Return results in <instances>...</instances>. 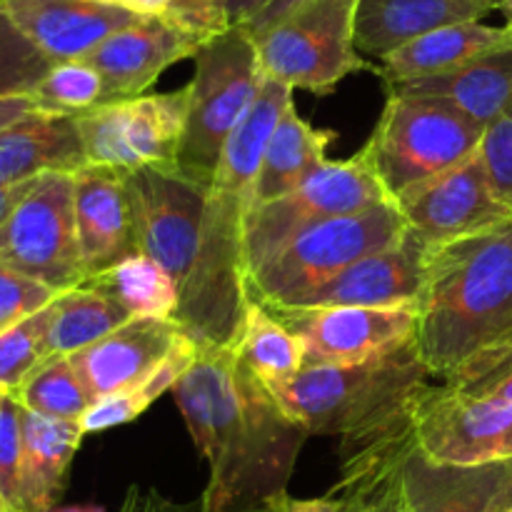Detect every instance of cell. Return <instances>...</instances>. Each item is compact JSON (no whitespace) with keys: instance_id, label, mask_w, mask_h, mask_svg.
I'll list each match as a JSON object with an SVG mask.
<instances>
[{"instance_id":"6da1fadb","label":"cell","mask_w":512,"mask_h":512,"mask_svg":"<svg viewBox=\"0 0 512 512\" xmlns=\"http://www.w3.org/2000/svg\"><path fill=\"white\" fill-rule=\"evenodd\" d=\"M210 480L203 512H283L308 430L240 363L235 345L200 348L170 390Z\"/></svg>"},{"instance_id":"7a4b0ae2","label":"cell","mask_w":512,"mask_h":512,"mask_svg":"<svg viewBox=\"0 0 512 512\" xmlns=\"http://www.w3.org/2000/svg\"><path fill=\"white\" fill-rule=\"evenodd\" d=\"M290 85L265 75L258 100L220 158L200 228L193 275L180 293L175 323L200 348L233 345L248 308L243 233L255 203V178L275 125L293 103Z\"/></svg>"},{"instance_id":"3957f363","label":"cell","mask_w":512,"mask_h":512,"mask_svg":"<svg viewBox=\"0 0 512 512\" xmlns=\"http://www.w3.org/2000/svg\"><path fill=\"white\" fill-rule=\"evenodd\" d=\"M415 350L430 378L512 345V220L433 250L415 303Z\"/></svg>"},{"instance_id":"277c9868","label":"cell","mask_w":512,"mask_h":512,"mask_svg":"<svg viewBox=\"0 0 512 512\" xmlns=\"http://www.w3.org/2000/svg\"><path fill=\"white\" fill-rule=\"evenodd\" d=\"M430 385L415 343L353 365H305L295 378L268 388L308 435H335L345 450L370 443L408 418Z\"/></svg>"},{"instance_id":"5b68a950","label":"cell","mask_w":512,"mask_h":512,"mask_svg":"<svg viewBox=\"0 0 512 512\" xmlns=\"http://www.w3.org/2000/svg\"><path fill=\"white\" fill-rule=\"evenodd\" d=\"M188 88V123L178 150V170L210 185L225 145L258 100L263 65L253 35L240 25L200 45Z\"/></svg>"},{"instance_id":"8992f818","label":"cell","mask_w":512,"mask_h":512,"mask_svg":"<svg viewBox=\"0 0 512 512\" xmlns=\"http://www.w3.org/2000/svg\"><path fill=\"white\" fill-rule=\"evenodd\" d=\"M485 128L435 98L388 93L360 153L390 203L455 168L483 145Z\"/></svg>"},{"instance_id":"52a82bcc","label":"cell","mask_w":512,"mask_h":512,"mask_svg":"<svg viewBox=\"0 0 512 512\" xmlns=\"http://www.w3.org/2000/svg\"><path fill=\"white\" fill-rule=\"evenodd\" d=\"M405 230L408 223L395 203L315 225L248 273V300L263 308H293L350 265L398 243Z\"/></svg>"},{"instance_id":"ba28073f","label":"cell","mask_w":512,"mask_h":512,"mask_svg":"<svg viewBox=\"0 0 512 512\" xmlns=\"http://www.w3.org/2000/svg\"><path fill=\"white\" fill-rule=\"evenodd\" d=\"M358 0H305L255 40L268 78L325 98L348 75L378 73L355 48Z\"/></svg>"},{"instance_id":"9c48e42d","label":"cell","mask_w":512,"mask_h":512,"mask_svg":"<svg viewBox=\"0 0 512 512\" xmlns=\"http://www.w3.org/2000/svg\"><path fill=\"white\" fill-rule=\"evenodd\" d=\"M380 203L390 200L363 153L340 163L328 160L295 190L250 208L243 233L245 278L315 225Z\"/></svg>"},{"instance_id":"30bf717a","label":"cell","mask_w":512,"mask_h":512,"mask_svg":"<svg viewBox=\"0 0 512 512\" xmlns=\"http://www.w3.org/2000/svg\"><path fill=\"white\" fill-rule=\"evenodd\" d=\"M73 173H45L0 228V263L55 293L88 280L75 225Z\"/></svg>"},{"instance_id":"8fae6325","label":"cell","mask_w":512,"mask_h":512,"mask_svg":"<svg viewBox=\"0 0 512 512\" xmlns=\"http://www.w3.org/2000/svg\"><path fill=\"white\" fill-rule=\"evenodd\" d=\"M88 165L130 173L138 168H178L188 123V88L115 100L75 115Z\"/></svg>"},{"instance_id":"7c38bea8","label":"cell","mask_w":512,"mask_h":512,"mask_svg":"<svg viewBox=\"0 0 512 512\" xmlns=\"http://www.w3.org/2000/svg\"><path fill=\"white\" fill-rule=\"evenodd\" d=\"M413 445L450 468L512 460V403L470 395L453 385H425L410 408Z\"/></svg>"},{"instance_id":"4fadbf2b","label":"cell","mask_w":512,"mask_h":512,"mask_svg":"<svg viewBox=\"0 0 512 512\" xmlns=\"http://www.w3.org/2000/svg\"><path fill=\"white\" fill-rule=\"evenodd\" d=\"M138 253L165 268L178 290L188 285L200 248V228L210 185L178 168H138L123 173Z\"/></svg>"},{"instance_id":"5bb4252c","label":"cell","mask_w":512,"mask_h":512,"mask_svg":"<svg viewBox=\"0 0 512 512\" xmlns=\"http://www.w3.org/2000/svg\"><path fill=\"white\" fill-rule=\"evenodd\" d=\"M305 353V365H353L395 353L415 340L408 308H268Z\"/></svg>"},{"instance_id":"9a60e30c","label":"cell","mask_w":512,"mask_h":512,"mask_svg":"<svg viewBox=\"0 0 512 512\" xmlns=\"http://www.w3.org/2000/svg\"><path fill=\"white\" fill-rule=\"evenodd\" d=\"M408 228L433 248L458 243L510 223L512 210L495 193L480 150L435 175L395 203Z\"/></svg>"},{"instance_id":"2e32d148","label":"cell","mask_w":512,"mask_h":512,"mask_svg":"<svg viewBox=\"0 0 512 512\" xmlns=\"http://www.w3.org/2000/svg\"><path fill=\"white\" fill-rule=\"evenodd\" d=\"M433 250L408 228L398 243L350 265L293 308H408L423 293Z\"/></svg>"},{"instance_id":"e0dca14e","label":"cell","mask_w":512,"mask_h":512,"mask_svg":"<svg viewBox=\"0 0 512 512\" xmlns=\"http://www.w3.org/2000/svg\"><path fill=\"white\" fill-rule=\"evenodd\" d=\"M198 50L200 43L165 18H138L115 30L83 60L103 78L105 103H115L145 95L170 65L193 58Z\"/></svg>"},{"instance_id":"ac0fdd59","label":"cell","mask_w":512,"mask_h":512,"mask_svg":"<svg viewBox=\"0 0 512 512\" xmlns=\"http://www.w3.org/2000/svg\"><path fill=\"white\" fill-rule=\"evenodd\" d=\"M15 28L50 60H83L135 15L100 0H0Z\"/></svg>"},{"instance_id":"d6986e66","label":"cell","mask_w":512,"mask_h":512,"mask_svg":"<svg viewBox=\"0 0 512 512\" xmlns=\"http://www.w3.org/2000/svg\"><path fill=\"white\" fill-rule=\"evenodd\" d=\"M183 328L175 320L130 318L103 340L70 355L93 400L130 390L148 378L173 350Z\"/></svg>"},{"instance_id":"ffe728a7","label":"cell","mask_w":512,"mask_h":512,"mask_svg":"<svg viewBox=\"0 0 512 512\" xmlns=\"http://www.w3.org/2000/svg\"><path fill=\"white\" fill-rule=\"evenodd\" d=\"M73 188L80 258L90 280L138 255V245L120 170L85 165L73 173Z\"/></svg>"},{"instance_id":"44dd1931","label":"cell","mask_w":512,"mask_h":512,"mask_svg":"<svg viewBox=\"0 0 512 512\" xmlns=\"http://www.w3.org/2000/svg\"><path fill=\"white\" fill-rule=\"evenodd\" d=\"M403 493L410 512H505L512 508V460L450 468L405 450Z\"/></svg>"},{"instance_id":"7402d4cb","label":"cell","mask_w":512,"mask_h":512,"mask_svg":"<svg viewBox=\"0 0 512 512\" xmlns=\"http://www.w3.org/2000/svg\"><path fill=\"white\" fill-rule=\"evenodd\" d=\"M493 10V0H358L355 48L380 63L433 30L475 23Z\"/></svg>"},{"instance_id":"603a6c76","label":"cell","mask_w":512,"mask_h":512,"mask_svg":"<svg viewBox=\"0 0 512 512\" xmlns=\"http://www.w3.org/2000/svg\"><path fill=\"white\" fill-rule=\"evenodd\" d=\"M88 165L75 115L35 113L0 130V185H20L45 173H78Z\"/></svg>"},{"instance_id":"cb8c5ba5","label":"cell","mask_w":512,"mask_h":512,"mask_svg":"<svg viewBox=\"0 0 512 512\" xmlns=\"http://www.w3.org/2000/svg\"><path fill=\"white\" fill-rule=\"evenodd\" d=\"M398 95H423L448 103L488 130L498 118L512 110V40L470 60L463 68L433 78L400 83L385 88Z\"/></svg>"},{"instance_id":"d4e9b609","label":"cell","mask_w":512,"mask_h":512,"mask_svg":"<svg viewBox=\"0 0 512 512\" xmlns=\"http://www.w3.org/2000/svg\"><path fill=\"white\" fill-rule=\"evenodd\" d=\"M508 40H512V25L508 23L485 25L483 20H475V23L448 25L380 60L378 78L383 80L385 88H393L400 83L453 73Z\"/></svg>"},{"instance_id":"484cf974","label":"cell","mask_w":512,"mask_h":512,"mask_svg":"<svg viewBox=\"0 0 512 512\" xmlns=\"http://www.w3.org/2000/svg\"><path fill=\"white\" fill-rule=\"evenodd\" d=\"M85 433L73 420H53L23 408L20 512H50L68 485L70 465Z\"/></svg>"},{"instance_id":"4316f807","label":"cell","mask_w":512,"mask_h":512,"mask_svg":"<svg viewBox=\"0 0 512 512\" xmlns=\"http://www.w3.org/2000/svg\"><path fill=\"white\" fill-rule=\"evenodd\" d=\"M333 130L313 128L290 105L265 145L263 163L255 178V203L263 205L298 188L305 178L328 163Z\"/></svg>"},{"instance_id":"83f0119b","label":"cell","mask_w":512,"mask_h":512,"mask_svg":"<svg viewBox=\"0 0 512 512\" xmlns=\"http://www.w3.org/2000/svg\"><path fill=\"white\" fill-rule=\"evenodd\" d=\"M130 320V313L120 308L110 295L93 285L65 290L53 303V320L48 330V355H70L90 348L120 325Z\"/></svg>"},{"instance_id":"f1b7e54d","label":"cell","mask_w":512,"mask_h":512,"mask_svg":"<svg viewBox=\"0 0 512 512\" xmlns=\"http://www.w3.org/2000/svg\"><path fill=\"white\" fill-rule=\"evenodd\" d=\"M235 353L240 363L265 385L288 383L305 368V353L300 340L255 300H248L243 325L235 338Z\"/></svg>"},{"instance_id":"f546056e","label":"cell","mask_w":512,"mask_h":512,"mask_svg":"<svg viewBox=\"0 0 512 512\" xmlns=\"http://www.w3.org/2000/svg\"><path fill=\"white\" fill-rule=\"evenodd\" d=\"M103 290L130 318H163L175 320L180 305V290L165 268H160L148 255L138 253L113 265L105 273L95 275L88 283Z\"/></svg>"},{"instance_id":"4dcf8cb0","label":"cell","mask_w":512,"mask_h":512,"mask_svg":"<svg viewBox=\"0 0 512 512\" xmlns=\"http://www.w3.org/2000/svg\"><path fill=\"white\" fill-rule=\"evenodd\" d=\"M200 355V345L195 343L190 335L180 333V338L175 340L173 350L168 353V358L153 370L145 380H140L138 385H133L130 390H123L118 395H110V398L98 400L93 403V408L85 413V418L80 420V428L85 435L90 433H103V430L120 428V425L133 423L135 418L145 413L155 400L163 393L175 388L180 378L190 370V365L195 363V358Z\"/></svg>"},{"instance_id":"1f68e13d","label":"cell","mask_w":512,"mask_h":512,"mask_svg":"<svg viewBox=\"0 0 512 512\" xmlns=\"http://www.w3.org/2000/svg\"><path fill=\"white\" fill-rule=\"evenodd\" d=\"M13 398L28 413L53 420H73V423H80L95 403L80 380L73 360L65 355L43 360Z\"/></svg>"},{"instance_id":"d6a6232c","label":"cell","mask_w":512,"mask_h":512,"mask_svg":"<svg viewBox=\"0 0 512 512\" xmlns=\"http://www.w3.org/2000/svg\"><path fill=\"white\" fill-rule=\"evenodd\" d=\"M30 98L43 113L83 115L105 103V83L85 60H65L53 63Z\"/></svg>"},{"instance_id":"836d02e7","label":"cell","mask_w":512,"mask_h":512,"mask_svg":"<svg viewBox=\"0 0 512 512\" xmlns=\"http://www.w3.org/2000/svg\"><path fill=\"white\" fill-rule=\"evenodd\" d=\"M55 303V300H53ZM53 303L0 333V393L15 395L35 368L48 360V330Z\"/></svg>"},{"instance_id":"e575fe53","label":"cell","mask_w":512,"mask_h":512,"mask_svg":"<svg viewBox=\"0 0 512 512\" xmlns=\"http://www.w3.org/2000/svg\"><path fill=\"white\" fill-rule=\"evenodd\" d=\"M50 68L53 63L15 28L0 5V98L30 95Z\"/></svg>"},{"instance_id":"d590c367","label":"cell","mask_w":512,"mask_h":512,"mask_svg":"<svg viewBox=\"0 0 512 512\" xmlns=\"http://www.w3.org/2000/svg\"><path fill=\"white\" fill-rule=\"evenodd\" d=\"M20 468H23V405L13 395L0 398V500L20 512Z\"/></svg>"},{"instance_id":"8d00e7d4","label":"cell","mask_w":512,"mask_h":512,"mask_svg":"<svg viewBox=\"0 0 512 512\" xmlns=\"http://www.w3.org/2000/svg\"><path fill=\"white\" fill-rule=\"evenodd\" d=\"M445 385H453L470 395L512 403V345L470 360Z\"/></svg>"},{"instance_id":"74e56055","label":"cell","mask_w":512,"mask_h":512,"mask_svg":"<svg viewBox=\"0 0 512 512\" xmlns=\"http://www.w3.org/2000/svg\"><path fill=\"white\" fill-rule=\"evenodd\" d=\"M60 293L0 263V333L48 308Z\"/></svg>"},{"instance_id":"f35d334b","label":"cell","mask_w":512,"mask_h":512,"mask_svg":"<svg viewBox=\"0 0 512 512\" xmlns=\"http://www.w3.org/2000/svg\"><path fill=\"white\" fill-rule=\"evenodd\" d=\"M165 20L200 45L233 28L230 0H170Z\"/></svg>"},{"instance_id":"ab89813d","label":"cell","mask_w":512,"mask_h":512,"mask_svg":"<svg viewBox=\"0 0 512 512\" xmlns=\"http://www.w3.org/2000/svg\"><path fill=\"white\" fill-rule=\"evenodd\" d=\"M480 155L495 193L512 210V110L485 130Z\"/></svg>"},{"instance_id":"60d3db41","label":"cell","mask_w":512,"mask_h":512,"mask_svg":"<svg viewBox=\"0 0 512 512\" xmlns=\"http://www.w3.org/2000/svg\"><path fill=\"white\" fill-rule=\"evenodd\" d=\"M120 512H203L200 503L195 505H175L170 500H165L158 493H145V490L133 488L125 498L123 510Z\"/></svg>"},{"instance_id":"b9f144b4","label":"cell","mask_w":512,"mask_h":512,"mask_svg":"<svg viewBox=\"0 0 512 512\" xmlns=\"http://www.w3.org/2000/svg\"><path fill=\"white\" fill-rule=\"evenodd\" d=\"M303 3L305 0H270V3L265 5L258 15H255V18H250L248 23L240 25V28H245L250 35H253V38H258L260 33H265L268 28H273L278 20H283L285 15L293 13V10Z\"/></svg>"},{"instance_id":"7bdbcfd3","label":"cell","mask_w":512,"mask_h":512,"mask_svg":"<svg viewBox=\"0 0 512 512\" xmlns=\"http://www.w3.org/2000/svg\"><path fill=\"white\" fill-rule=\"evenodd\" d=\"M283 512H355V508L348 498H343L338 493H330L325 498H290Z\"/></svg>"},{"instance_id":"ee69618b","label":"cell","mask_w":512,"mask_h":512,"mask_svg":"<svg viewBox=\"0 0 512 512\" xmlns=\"http://www.w3.org/2000/svg\"><path fill=\"white\" fill-rule=\"evenodd\" d=\"M100 3L125 10L135 18H165L170 8V0H100Z\"/></svg>"},{"instance_id":"f6af8a7d","label":"cell","mask_w":512,"mask_h":512,"mask_svg":"<svg viewBox=\"0 0 512 512\" xmlns=\"http://www.w3.org/2000/svg\"><path fill=\"white\" fill-rule=\"evenodd\" d=\"M35 103L30 95H8V98H0V130L10 128L13 123L23 120L25 115L35 113Z\"/></svg>"},{"instance_id":"bcb514c9","label":"cell","mask_w":512,"mask_h":512,"mask_svg":"<svg viewBox=\"0 0 512 512\" xmlns=\"http://www.w3.org/2000/svg\"><path fill=\"white\" fill-rule=\"evenodd\" d=\"M35 180H28V183H20V185H0V228H3L5 220L13 215V210L18 208L20 200L28 195V190L33 188Z\"/></svg>"},{"instance_id":"7dc6e473","label":"cell","mask_w":512,"mask_h":512,"mask_svg":"<svg viewBox=\"0 0 512 512\" xmlns=\"http://www.w3.org/2000/svg\"><path fill=\"white\" fill-rule=\"evenodd\" d=\"M270 0H230V23L245 25L260 13Z\"/></svg>"},{"instance_id":"c3c4849f","label":"cell","mask_w":512,"mask_h":512,"mask_svg":"<svg viewBox=\"0 0 512 512\" xmlns=\"http://www.w3.org/2000/svg\"><path fill=\"white\" fill-rule=\"evenodd\" d=\"M50 512H105L98 505H68V508H53Z\"/></svg>"},{"instance_id":"681fc988","label":"cell","mask_w":512,"mask_h":512,"mask_svg":"<svg viewBox=\"0 0 512 512\" xmlns=\"http://www.w3.org/2000/svg\"><path fill=\"white\" fill-rule=\"evenodd\" d=\"M493 3L495 10H500L505 15V23L512 25V0H493Z\"/></svg>"},{"instance_id":"f907efd6","label":"cell","mask_w":512,"mask_h":512,"mask_svg":"<svg viewBox=\"0 0 512 512\" xmlns=\"http://www.w3.org/2000/svg\"><path fill=\"white\" fill-rule=\"evenodd\" d=\"M0 512H13V510H10V508H8V505H5V503H3V500H0Z\"/></svg>"},{"instance_id":"816d5d0a","label":"cell","mask_w":512,"mask_h":512,"mask_svg":"<svg viewBox=\"0 0 512 512\" xmlns=\"http://www.w3.org/2000/svg\"><path fill=\"white\" fill-rule=\"evenodd\" d=\"M343 498H345V495H343ZM350 500V498H348ZM350 503H353V500H350ZM353 508H355V505H353Z\"/></svg>"},{"instance_id":"f5cc1de1","label":"cell","mask_w":512,"mask_h":512,"mask_svg":"<svg viewBox=\"0 0 512 512\" xmlns=\"http://www.w3.org/2000/svg\"><path fill=\"white\" fill-rule=\"evenodd\" d=\"M505 512H512V508H510V510H505Z\"/></svg>"},{"instance_id":"db71d44e","label":"cell","mask_w":512,"mask_h":512,"mask_svg":"<svg viewBox=\"0 0 512 512\" xmlns=\"http://www.w3.org/2000/svg\"><path fill=\"white\" fill-rule=\"evenodd\" d=\"M0 398H3V393H0Z\"/></svg>"}]
</instances>
